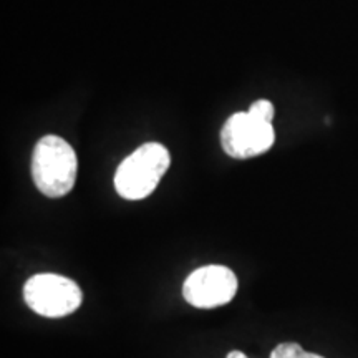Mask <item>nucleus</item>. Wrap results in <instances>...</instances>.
<instances>
[{
  "mask_svg": "<svg viewBox=\"0 0 358 358\" xmlns=\"http://www.w3.org/2000/svg\"><path fill=\"white\" fill-rule=\"evenodd\" d=\"M77 153L64 138L47 134L34 148L32 179L47 198H64L77 181Z\"/></svg>",
  "mask_w": 358,
  "mask_h": 358,
  "instance_id": "1",
  "label": "nucleus"
},
{
  "mask_svg": "<svg viewBox=\"0 0 358 358\" xmlns=\"http://www.w3.org/2000/svg\"><path fill=\"white\" fill-rule=\"evenodd\" d=\"M171 164L168 148L159 143H145L124 158L116 169L115 189L128 201L145 199L158 187Z\"/></svg>",
  "mask_w": 358,
  "mask_h": 358,
  "instance_id": "2",
  "label": "nucleus"
},
{
  "mask_svg": "<svg viewBox=\"0 0 358 358\" xmlns=\"http://www.w3.org/2000/svg\"><path fill=\"white\" fill-rule=\"evenodd\" d=\"M24 301L30 310L47 319H60L77 312L83 294L77 282L58 274H37L24 285Z\"/></svg>",
  "mask_w": 358,
  "mask_h": 358,
  "instance_id": "3",
  "label": "nucleus"
},
{
  "mask_svg": "<svg viewBox=\"0 0 358 358\" xmlns=\"http://www.w3.org/2000/svg\"><path fill=\"white\" fill-rule=\"evenodd\" d=\"M274 141L275 131L272 123L257 118L249 111L229 116L221 131L222 150L236 159H248L266 153Z\"/></svg>",
  "mask_w": 358,
  "mask_h": 358,
  "instance_id": "4",
  "label": "nucleus"
},
{
  "mask_svg": "<svg viewBox=\"0 0 358 358\" xmlns=\"http://www.w3.org/2000/svg\"><path fill=\"white\" fill-rule=\"evenodd\" d=\"M237 277L226 266H204L191 272L182 285V295L196 308H216L236 297Z\"/></svg>",
  "mask_w": 358,
  "mask_h": 358,
  "instance_id": "5",
  "label": "nucleus"
},
{
  "mask_svg": "<svg viewBox=\"0 0 358 358\" xmlns=\"http://www.w3.org/2000/svg\"><path fill=\"white\" fill-rule=\"evenodd\" d=\"M271 358H324L306 352L299 343H280L271 352Z\"/></svg>",
  "mask_w": 358,
  "mask_h": 358,
  "instance_id": "6",
  "label": "nucleus"
},
{
  "mask_svg": "<svg viewBox=\"0 0 358 358\" xmlns=\"http://www.w3.org/2000/svg\"><path fill=\"white\" fill-rule=\"evenodd\" d=\"M249 113H252L254 116H257V118L266 120V122L272 123L275 110H274V105H272L268 100H257L252 103V106L249 108Z\"/></svg>",
  "mask_w": 358,
  "mask_h": 358,
  "instance_id": "7",
  "label": "nucleus"
},
{
  "mask_svg": "<svg viewBox=\"0 0 358 358\" xmlns=\"http://www.w3.org/2000/svg\"><path fill=\"white\" fill-rule=\"evenodd\" d=\"M226 358H248V357H245L243 352L234 350V352H229V353H227V357H226Z\"/></svg>",
  "mask_w": 358,
  "mask_h": 358,
  "instance_id": "8",
  "label": "nucleus"
}]
</instances>
